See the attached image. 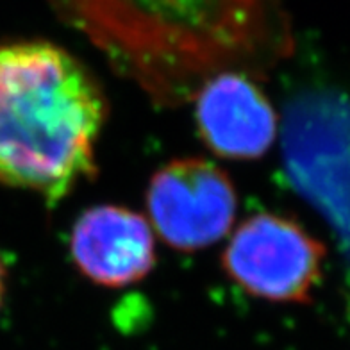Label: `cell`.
Here are the masks:
<instances>
[{
	"instance_id": "cell-4",
	"label": "cell",
	"mask_w": 350,
	"mask_h": 350,
	"mask_svg": "<svg viewBox=\"0 0 350 350\" xmlns=\"http://www.w3.org/2000/svg\"><path fill=\"white\" fill-rule=\"evenodd\" d=\"M323 258L325 247L299 221L275 213H258L230 234L221 252V267L249 295L302 304L322 277Z\"/></svg>"
},
{
	"instance_id": "cell-2",
	"label": "cell",
	"mask_w": 350,
	"mask_h": 350,
	"mask_svg": "<svg viewBox=\"0 0 350 350\" xmlns=\"http://www.w3.org/2000/svg\"><path fill=\"white\" fill-rule=\"evenodd\" d=\"M107 113L98 79L63 46L0 45V185L61 202L97 174Z\"/></svg>"
},
{
	"instance_id": "cell-3",
	"label": "cell",
	"mask_w": 350,
	"mask_h": 350,
	"mask_svg": "<svg viewBox=\"0 0 350 350\" xmlns=\"http://www.w3.org/2000/svg\"><path fill=\"white\" fill-rule=\"evenodd\" d=\"M282 147L291 183L350 249V102L332 93L300 97L286 116Z\"/></svg>"
},
{
	"instance_id": "cell-7",
	"label": "cell",
	"mask_w": 350,
	"mask_h": 350,
	"mask_svg": "<svg viewBox=\"0 0 350 350\" xmlns=\"http://www.w3.org/2000/svg\"><path fill=\"white\" fill-rule=\"evenodd\" d=\"M70 254L79 272L92 282L125 288L152 272L154 229L148 218L124 206H93L74 224Z\"/></svg>"
},
{
	"instance_id": "cell-5",
	"label": "cell",
	"mask_w": 350,
	"mask_h": 350,
	"mask_svg": "<svg viewBox=\"0 0 350 350\" xmlns=\"http://www.w3.org/2000/svg\"><path fill=\"white\" fill-rule=\"evenodd\" d=\"M147 211L168 247L195 252L226 238L234 224L238 195L224 168L202 157H183L152 175Z\"/></svg>"
},
{
	"instance_id": "cell-8",
	"label": "cell",
	"mask_w": 350,
	"mask_h": 350,
	"mask_svg": "<svg viewBox=\"0 0 350 350\" xmlns=\"http://www.w3.org/2000/svg\"><path fill=\"white\" fill-rule=\"evenodd\" d=\"M5 279H8V273H5L4 261L0 259V308H2V302H4L5 295Z\"/></svg>"
},
{
	"instance_id": "cell-1",
	"label": "cell",
	"mask_w": 350,
	"mask_h": 350,
	"mask_svg": "<svg viewBox=\"0 0 350 350\" xmlns=\"http://www.w3.org/2000/svg\"><path fill=\"white\" fill-rule=\"evenodd\" d=\"M161 106L193 98L221 72L259 74L291 52L284 0H49Z\"/></svg>"
},
{
	"instance_id": "cell-6",
	"label": "cell",
	"mask_w": 350,
	"mask_h": 350,
	"mask_svg": "<svg viewBox=\"0 0 350 350\" xmlns=\"http://www.w3.org/2000/svg\"><path fill=\"white\" fill-rule=\"evenodd\" d=\"M193 100L198 134L217 156L254 161L275 142V109L249 74L230 70L213 75Z\"/></svg>"
}]
</instances>
